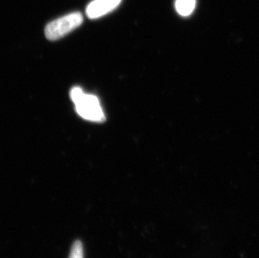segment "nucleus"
<instances>
[{"instance_id":"1","label":"nucleus","mask_w":259,"mask_h":258,"mask_svg":"<svg viewBox=\"0 0 259 258\" xmlns=\"http://www.w3.org/2000/svg\"><path fill=\"white\" fill-rule=\"evenodd\" d=\"M82 22L83 16L81 13H71L49 23L45 29V34L49 40H57L80 26Z\"/></svg>"},{"instance_id":"2","label":"nucleus","mask_w":259,"mask_h":258,"mask_svg":"<svg viewBox=\"0 0 259 258\" xmlns=\"http://www.w3.org/2000/svg\"><path fill=\"white\" fill-rule=\"evenodd\" d=\"M76 111L80 117L91 122H103L106 117L100 102L95 95L86 94L82 95L73 102Z\"/></svg>"},{"instance_id":"3","label":"nucleus","mask_w":259,"mask_h":258,"mask_svg":"<svg viewBox=\"0 0 259 258\" xmlns=\"http://www.w3.org/2000/svg\"><path fill=\"white\" fill-rule=\"evenodd\" d=\"M122 0H93L87 7V15L94 20L112 12L120 5Z\"/></svg>"},{"instance_id":"4","label":"nucleus","mask_w":259,"mask_h":258,"mask_svg":"<svg viewBox=\"0 0 259 258\" xmlns=\"http://www.w3.org/2000/svg\"><path fill=\"white\" fill-rule=\"evenodd\" d=\"M196 6V0H176V8L179 14L184 16L191 15Z\"/></svg>"},{"instance_id":"5","label":"nucleus","mask_w":259,"mask_h":258,"mask_svg":"<svg viewBox=\"0 0 259 258\" xmlns=\"http://www.w3.org/2000/svg\"><path fill=\"white\" fill-rule=\"evenodd\" d=\"M69 258H84L83 246L81 241H76L71 246Z\"/></svg>"}]
</instances>
